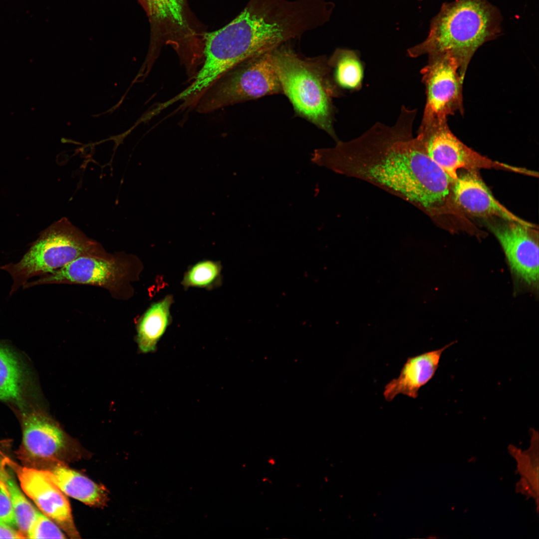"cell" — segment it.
<instances>
[{"instance_id":"6da1fadb","label":"cell","mask_w":539,"mask_h":539,"mask_svg":"<svg viewBox=\"0 0 539 539\" xmlns=\"http://www.w3.org/2000/svg\"><path fill=\"white\" fill-rule=\"evenodd\" d=\"M416 113L403 107L394 125L378 123L355 139L317 149L312 162L369 182L435 216L454 180L413 136Z\"/></svg>"},{"instance_id":"7a4b0ae2","label":"cell","mask_w":539,"mask_h":539,"mask_svg":"<svg viewBox=\"0 0 539 539\" xmlns=\"http://www.w3.org/2000/svg\"><path fill=\"white\" fill-rule=\"evenodd\" d=\"M502 16L488 0H455L442 4L432 19L429 34L409 48L411 57L448 52L457 61L462 76L477 50L501 32Z\"/></svg>"},{"instance_id":"3957f363","label":"cell","mask_w":539,"mask_h":539,"mask_svg":"<svg viewBox=\"0 0 539 539\" xmlns=\"http://www.w3.org/2000/svg\"><path fill=\"white\" fill-rule=\"evenodd\" d=\"M284 44L271 50L283 93L298 115L338 142L333 126L332 100L338 96V91L327 60L323 56H301Z\"/></svg>"},{"instance_id":"277c9868","label":"cell","mask_w":539,"mask_h":539,"mask_svg":"<svg viewBox=\"0 0 539 539\" xmlns=\"http://www.w3.org/2000/svg\"><path fill=\"white\" fill-rule=\"evenodd\" d=\"M108 254L101 244L63 218L33 244L18 262L5 265L0 269L12 277L11 294L29 278L51 273L79 257Z\"/></svg>"},{"instance_id":"5b68a950","label":"cell","mask_w":539,"mask_h":539,"mask_svg":"<svg viewBox=\"0 0 539 539\" xmlns=\"http://www.w3.org/2000/svg\"><path fill=\"white\" fill-rule=\"evenodd\" d=\"M271 50L238 64L212 85L196 104L197 111L209 113L221 108L283 93Z\"/></svg>"},{"instance_id":"8992f818","label":"cell","mask_w":539,"mask_h":539,"mask_svg":"<svg viewBox=\"0 0 539 539\" xmlns=\"http://www.w3.org/2000/svg\"><path fill=\"white\" fill-rule=\"evenodd\" d=\"M141 270L139 260L124 253L79 257L57 270L26 283L23 288L46 284H79L108 290L114 298L127 299L133 290L132 282Z\"/></svg>"},{"instance_id":"52a82bcc","label":"cell","mask_w":539,"mask_h":539,"mask_svg":"<svg viewBox=\"0 0 539 539\" xmlns=\"http://www.w3.org/2000/svg\"><path fill=\"white\" fill-rule=\"evenodd\" d=\"M428 56V63L421 71L426 95L421 123L446 120L457 112L463 115L464 77L457 61L448 52Z\"/></svg>"},{"instance_id":"ba28073f","label":"cell","mask_w":539,"mask_h":539,"mask_svg":"<svg viewBox=\"0 0 539 539\" xmlns=\"http://www.w3.org/2000/svg\"><path fill=\"white\" fill-rule=\"evenodd\" d=\"M416 137L428 155L454 181L459 169L491 167L496 164L458 139L450 130L447 120L421 123Z\"/></svg>"},{"instance_id":"9c48e42d","label":"cell","mask_w":539,"mask_h":539,"mask_svg":"<svg viewBox=\"0 0 539 539\" xmlns=\"http://www.w3.org/2000/svg\"><path fill=\"white\" fill-rule=\"evenodd\" d=\"M6 463L15 472L21 490L42 513L56 523L71 538H79L69 502L46 470L19 466L8 460Z\"/></svg>"},{"instance_id":"30bf717a","label":"cell","mask_w":539,"mask_h":539,"mask_svg":"<svg viewBox=\"0 0 539 539\" xmlns=\"http://www.w3.org/2000/svg\"><path fill=\"white\" fill-rule=\"evenodd\" d=\"M489 228L501 245L516 278L527 287H539V245L531 228L517 222L490 224Z\"/></svg>"},{"instance_id":"8fae6325","label":"cell","mask_w":539,"mask_h":539,"mask_svg":"<svg viewBox=\"0 0 539 539\" xmlns=\"http://www.w3.org/2000/svg\"><path fill=\"white\" fill-rule=\"evenodd\" d=\"M20 419L22 432L21 449L24 457L31 460L52 459L65 447L64 432L41 411L25 410L21 413Z\"/></svg>"},{"instance_id":"7c38bea8","label":"cell","mask_w":539,"mask_h":539,"mask_svg":"<svg viewBox=\"0 0 539 539\" xmlns=\"http://www.w3.org/2000/svg\"><path fill=\"white\" fill-rule=\"evenodd\" d=\"M453 183L455 202L468 212L482 216H497L506 221L535 228L534 225L516 216L496 200L476 172L464 173L458 176Z\"/></svg>"},{"instance_id":"4fadbf2b","label":"cell","mask_w":539,"mask_h":539,"mask_svg":"<svg viewBox=\"0 0 539 539\" xmlns=\"http://www.w3.org/2000/svg\"><path fill=\"white\" fill-rule=\"evenodd\" d=\"M454 343L455 341L440 349L408 357L399 376L385 386L383 395L385 400L391 401L398 394L416 399L419 389L434 376L443 352Z\"/></svg>"},{"instance_id":"5bb4252c","label":"cell","mask_w":539,"mask_h":539,"mask_svg":"<svg viewBox=\"0 0 539 539\" xmlns=\"http://www.w3.org/2000/svg\"><path fill=\"white\" fill-rule=\"evenodd\" d=\"M50 479L67 496L91 506H103L108 499L103 486L79 473L57 463L45 470Z\"/></svg>"},{"instance_id":"9a60e30c","label":"cell","mask_w":539,"mask_h":539,"mask_svg":"<svg viewBox=\"0 0 539 539\" xmlns=\"http://www.w3.org/2000/svg\"><path fill=\"white\" fill-rule=\"evenodd\" d=\"M28 377L23 364L7 346L0 342V400L22 403Z\"/></svg>"},{"instance_id":"2e32d148","label":"cell","mask_w":539,"mask_h":539,"mask_svg":"<svg viewBox=\"0 0 539 539\" xmlns=\"http://www.w3.org/2000/svg\"><path fill=\"white\" fill-rule=\"evenodd\" d=\"M172 302V296H166L152 304L140 319L137 341L141 351L148 353L155 350L158 342L170 323Z\"/></svg>"},{"instance_id":"e0dca14e","label":"cell","mask_w":539,"mask_h":539,"mask_svg":"<svg viewBox=\"0 0 539 539\" xmlns=\"http://www.w3.org/2000/svg\"><path fill=\"white\" fill-rule=\"evenodd\" d=\"M327 62L330 68L333 69L334 80L336 85L348 89L360 87L363 76V69L354 51L338 48Z\"/></svg>"},{"instance_id":"ac0fdd59","label":"cell","mask_w":539,"mask_h":539,"mask_svg":"<svg viewBox=\"0 0 539 539\" xmlns=\"http://www.w3.org/2000/svg\"><path fill=\"white\" fill-rule=\"evenodd\" d=\"M151 19L164 29L176 31L186 28L184 0H145Z\"/></svg>"},{"instance_id":"d6986e66","label":"cell","mask_w":539,"mask_h":539,"mask_svg":"<svg viewBox=\"0 0 539 539\" xmlns=\"http://www.w3.org/2000/svg\"><path fill=\"white\" fill-rule=\"evenodd\" d=\"M0 476L4 481L10 497L15 515L16 527L26 538L28 530L38 511L28 501L12 476L3 465H0Z\"/></svg>"},{"instance_id":"ffe728a7","label":"cell","mask_w":539,"mask_h":539,"mask_svg":"<svg viewBox=\"0 0 539 539\" xmlns=\"http://www.w3.org/2000/svg\"><path fill=\"white\" fill-rule=\"evenodd\" d=\"M222 266L219 262L203 260L190 268L182 281L184 287L212 289L219 285L221 280Z\"/></svg>"},{"instance_id":"44dd1931","label":"cell","mask_w":539,"mask_h":539,"mask_svg":"<svg viewBox=\"0 0 539 539\" xmlns=\"http://www.w3.org/2000/svg\"><path fill=\"white\" fill-rule=\"evenodd\" d=\"M29 539H65L59 526L44 514L38 512L26 535Z\"/></svg>"},{"instance_id":"7402d4cb","label":"cell","mask_w":539,"mask_h":539,"mask_svg":"<svg viewBox=\"0 0 539 539\" xmlns=\"http://www.w3.org/2000/svg\"><path fill=\"white\" fill-rule=\"evenodd\" d=\"M0 524L14 528L16 523L5 484L0 476Z\"/></svg>"},{"instance_id":"603a6c76","label":"cell","mask_w":539,"mask_h":539,"mask_svg":"<svg viewBox=\"0 0 539 539\" xmlns=\"http://www.w3.org/2000/svg\"><path fill=\"white\" fill-rule=\"evenodd\" d=\"M24 536L18 530L0 524V539H23Z\"/></svg>"}]
</instances>
